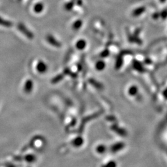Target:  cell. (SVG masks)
Segmentation results:
<instances>
[{
    "instance_id": "cell-1",
    "label": "cell",
    "mask_w": 167,
    "mask_h": 167,
    "mask_svg": "<svg viewBox=\"0 0 167 167\" xmlns=\"http://www.w3.org/2000/svg\"><path fill=\"white\" fill-rule=\"evenodd\" d=\"M18 29L22 33V34L24 35L27 38H28L29 39H32L33 38V33L30 30H29L26 27V26H24V24H22L21 23L19 24L18 26Z\"/></svg>"
},
{
    "instance_id": "cell-2",
    "label": "cell",
    "mask_w": 167,
    "mask_h": 167,
    "mask_svg": "<svg viewBox=\"0 0 167 167\" xmlns=\"http://www.w3.org/2000/svg\"><path fill=\"white\" fill-rule=\"evenodd\" d=\"M36 70L40 74H44L48 70L47 64L43 61L40 60L36 65Z\"/></svg>"
},
{
    "instance_id": "cell-3",
    "label": "cell",
    "mask_w": 167,
    "mask_h": 167,
    "mask_svg": "<svg viewBox=\"0 0 167 167\" xmlns=\"http://www.w3.org/2000/svg\"><path fill=\"white\" fill-rule=\"evenodd\" d=\"M33 89V82L32 79H27L24 83V91L26 94H30Z\"/></svg>"
},
{
    "instance_id": "cell-4",
    "label": "cell",
    "mask_w": 167,
    "mask_h": 167,
    "mask_svg": "<svg viewBox=\"0 0 167 167\" xmlns=\"http://www.w3.org/2000/svg\"><path fill=\"white\" fill-rule=\"evenodd\" d=\"M43 9H44V6L42 3H38L33 6V11L37 14L41 13L43 11Z\"/></svg>"
},
{
    "instance_id": "cell-5",
    "label": "cell",
    "mask_w": 167,
    "mask_h": 167,
    "mask_svg": "<svg viewBox=\"0 0 167 167\" xmlns=\"http://www.w3.org/2000/svg\"><path fill=\"white\" fill-rule=\"evenodd\" d=\"M0 26H2L5 27L9 28L12 26V23L8 20H6L0 17Z\"/></svg>"
}]
</instances>
